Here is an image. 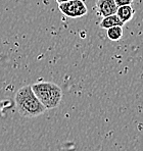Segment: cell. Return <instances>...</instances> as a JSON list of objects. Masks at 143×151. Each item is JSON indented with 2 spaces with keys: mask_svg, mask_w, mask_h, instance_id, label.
Instances as JSON below:
<instances>
[{
  "mask_svg": "<svg viewBox=\"0 0 143 151\" xmlns=\"http://www.w3.org/2000/svg\"><path fill=\"white\" fill-rule=\"evenodd\" d=\"M32 89L40 102L46 109L57 107L61 101L62 91L59 86L52 82H39L32 85Z\"/></svg>",
  "mask_w": 143,
  "mask_h": 151,
  "instance_id": "obj_2",
  "label": "cell"
},
{
  "mask_svg": "<svg viewBox=\"0 0 143 151\" xmlns=\"http://www.w3.org/2000/svg\"><path fill=\"white\" fill-rule=\"evenodd\" d=\"M95 9L98 15L104 17L107 15L115 14L117 12L118 5L116 4L115 0H96Z\"/></svg>",
  "mask_w": 143,
  "mask_h": 151,
  "instance_id": "obj_4",
  "label": "cell"
},
{
  "mask_svg": "<svg viewBox=\"0 0 143 151\" xmlns=\"http://www.w3.org/2000/svg\"><path fill=\"white\" fill-rule=\"evenodd\" d=\"M116 4L119 6H123V5H132V3L134 2V0H115Z\"/></svg>",
  "mask_w": 143,
  "mask_h": 151,
  "instance_id": "obj_8",
  "label": "cell"
},
{
  "mask_svg": "<svg viewBox=\"0 0 143 151\" xmlns=\"http://www.w3.org/2000/svg\"><path fill=\"white\" fill-rule=\"evenodd\" d=\"M134 13H135V10H134V8L131 5H123L118 7L116 14L118 15V17L123 23L126 24L133 19Z\"/></svg>",
  "mask_w": 143,
  "mask_h": 151,
  "instance_id": "obj_5",
  "label": "cell"
},
{
  "mask_svg": "<svg viewBox=\"0 0 143 151\" xmlns=\"http://www.w3.org/2000/svg\"><path fill=\"white\" fill-rule=\"evenodd\" d=\"M58 9L66 17L71 19L84 17L88 12L86 4L83 0H70V1L58 3Z\"/></svg>",
  "mask_w": 143,
  "mask_h": 151,
  "instance_id": "obj_3",
  "label": "cell"
},
{
  "mask_svg": "<svg viewBox=\"0 0 143 151\" xmlns=\"http://www.w3.org/2000/svg\"><path fill=\"white\" fill-rule=\"evenodd\" d=\"M66 1H70V0H56L57 3H61V2H66Z\"/></svg>",
  "mask_w": 143,
  "mask_h": 151,
  "instance_id": "obj_9",
  "label": "cell"
},
{
  "mask_svg": "<svg viewBox=\"0 0 143 151\" xmlns=\"http://www.w3.org/2000/svg\"><path fill=\"white\" fill-rule=\"evenodd\" d=\"M115 26H124V23L118 17V15L116 14H110V15H107V17H104L103 19H101L99 24V27L101 29H107L111 28V27H115Z\"/></svg>",
  "mask_w": 143,
  "mask_h": 151,
  "instance_id": "obj_6",
  "label": "cell"
},
{
  "mask_svg": "<svg viewBox=\"0 0 143 151\" xmlns=\"http://www.w3.org/2000/svg\"><path fill=\"white\" fill-rule=\"evenodd\" d=\"M107 38L111 41H119L123 37V27L122 26H115L107 29Z\"/></svg>",
  "mask_w": 143,
  "mask_h": 151,
  "instance_id": "obj_7",
  "label": "cell"
},
{
  "mask_svg": "<svg viewBox=\"0 0 143 151\" xmlns=\"http://www.w3.org/2000/svg\"><path fill=\"white\" fill-rule=\"evenodd\" d=\"M14 102L20 115L23 117H36L46 111V108L35 95L32 86L20 88L14 96Z\"/></svg>",
  "mask_w": 143,
  "mask_h": 151,
  "instance_id": "obj_1",
  "label": "cell"
}]
</instances>
